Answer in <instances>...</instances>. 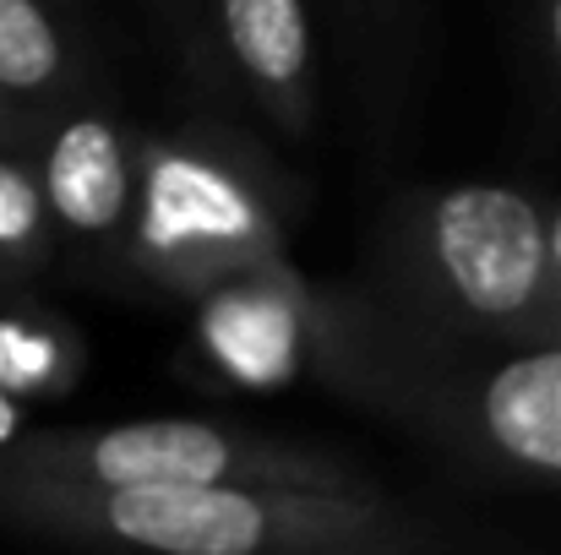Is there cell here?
Listing matches in <instances>:
<instances>
[{
  "instance_id": "cell-2",
  "label": "cell",
  "mask_w": 561,
  "mask_h": 555,
  "mask_svg": "<svg viewBox=\"0 0 561 555\" xmlns=\"http://www.w3.org/2000/svg\"><path fill=\"white\" fill-rule=\"evenodd\" d=\"M360 294L366 316L431 344L551 338V207L496 181L403 190L376 218Z\"/></svg>"
},
{
  "instance_id": "cell-3",
  "label": "cell",
  "mask_w": 561,
  "mask_h": 555,
  "mask_svg": "<svg viewBox=\"0 0 561 555\" xmlns=\"http://www.w3.org/2000/svg\"><path fill=\"white\" fill-rule=\"evenodd\" d=\"M328 349L366 403L480 474L561 485V333L524 344H431L350 300L328 322Z\"/></svg>"
},
{
  "instance_id": "cell-5",
  "label": "cell",
  "mask_w": 561,
  "mask_h": 555,
  "mask_svg": "<svg viewBox=\"0 0 561 555\" xmlns=\"http://www.w3.org/2000/svg\"><path fill=\"white\" fill-rule=\"evenodd\" d=\"M22 164L38 185L44 218L60 223L71 240L104 251L126 234L137 212V164L110 109L88 99L49 109Z\"/></svg>"
},
{
  "instance_id": "cell-9",
  "label": "cell",
  "mask_w": 561,
  "mask_h": 555,
  "mask_svg": "<svg viewBox=\"0 0 561 555\" xmlns=\"http://www.w3.org/2000/svg\"><path fill=\"white\" fill-rule=\"evenodd\" d=\"M546 55H551V66H557V82H561V0H546Z\"/></svg>"
},
{
  "instance_id": "cell-1",
  "label": "cell",
  "mask_w": 561,
  "mask_h": 555,
  "mask_svg": "<svg viewBox=\"0 0 561 555\" xmlns=\"http://www.w3.org/2000/svg\"><path fill=\"white\" fill-rule=\"evenodd\" d=\"M0 523L71 545L164 555H414L458 545V529L344 485H77L0 469Z\"/></svg>"
},
{
  "instance_id": "cell-6",
  "label": "cell",
  "mask_w": 561,
  "mask_h": 555,
  "mask_svg": "<svg viewBox=\"0 0 561 555\" xmlns=\"http://www.w3.org/2000/svg\"><path fill=\"white\" fill-rule=\"evenodd\" d=\"M224 55L256 109L300 142L317 109V38L306 0H213Z\"/></svg>"
},
{
  "instance_id": "cell-10",
  "label": "cell",
  "mask_w": 561,
  "mask_h": 555,
  "mask_svg": "<svg viewBox=\"0 0 561 555\" xmlns=\"http://www.w3.org/2000/svg\"><path fill=\"white\" fill-rule=\"evenodd\" d=\"M551 273H557V311H561V201L551 207Z\"/></svg>"
},
{
  "instance_id": "cell-8",
  "label": "cell",
  "mask_w": 561,
  "mask_h": 555,
  "mask_svg": "<svg viewBox=\"0 0 561 555\" xmlns=\"http://www.w3.org/2000/svg\"><path fill=\"white\" fill-rule=\"evenodd\" d=\"M38 126H44V115L38 109H27L16 93H5L0 88V159H27V148H33V137H38Z\"/></svg>"
},
{
  "instance_id": "cell-4",
  "label": "cell",
  "mask_w": 561,
  "mask_h": 555,
  "mask_svg": "<svg viewBox=\"0 0 561 555\" xmlns=\"http://www.w3.org/2000/svg\"><path fill=\"white\" fill-rule=\"evenodd\" d=\"M0 469L77 479V485H344L366 490L371 474L350 458L224 419H121L104 430H38L0 447Z\"/></svg>"
},
{
  "instance_id": "cell-7",
  "label": "cell",
  "mask_w": 561,
  "mask_h": 555,
  "mask_svg": "<svg viewBox=\"0 0 561 555\" xmlns=\"http://www.w3.org/2000/svg\"><path fill=\"white\" fill-rule=\"evenodd\" d=\"M0 88L38 115L82 99V44L60 0H0Z\"/></svg>"
}]
</instances>
